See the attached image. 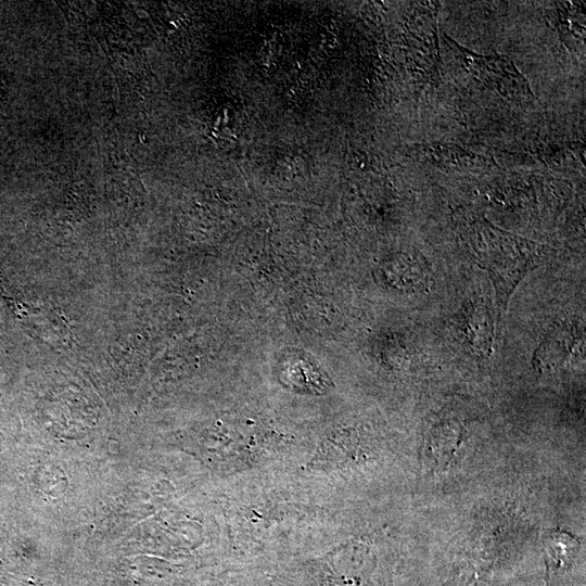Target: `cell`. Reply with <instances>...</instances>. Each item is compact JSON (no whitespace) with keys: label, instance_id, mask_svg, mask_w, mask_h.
<instances>
[{"label":"cell","instance_id":"1","mask_svg":"<svg viewBox=\"0 0 586 586\" xmlns=\"http://www.w3.org/2000/svg\"><path fill=\"white\" fill-rule=\"evenodd\" d=\"M476 231L468 240L470 255L488 272L498 304L506 308L518 284L537 267L539 244L497 229L487 220Z\"/></svg>","mask_w":586,"mask_h":586},{"label":"cell","instance_id":"2","mask_svg":"<svg viewBox=\"0 0 586 586\" xmlns=\"http://www.w3.org/2000/svg\"><path fill=\"white\" fill-rule=\"evenodd\" d=\"M446 38L450 46L454 47L453 49L458 54L463 67L476 80L509 98L532 95L526 79L509 58L506 55L479 54L459 46L451 38L447 36Z\"/></svg>","mask_w":586,"mask_h":586}]
</instances>
